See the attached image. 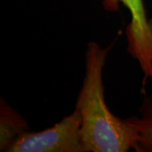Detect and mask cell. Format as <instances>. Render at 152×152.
Segmentation results:
<instances>
[{
    "label": "cell",
    "instance_id": "obj_1",
    "mask_svg": "<svg viewBox=\"0 0 152 152\" xmlns=\"http://www.w3.org/2000/svg\"><path fill=\"white\" fill-rule=\"evenodd\" d=\"M110 48L96 42L87 44L85 76L75 109L81 117L80 139L85 152H126L135 150V128L116 117L105 100L102 74Z\"/></svg>",
    "mask_w": 152,
    "mask_h": 152
},
{
    "label": "cell",
    "instance_id": "obj_3",
    "mask_svg": "<svg viewBox=\"0 0 152 152\" xmlns=\"http://www.w3.org/2000/svg\"><path fill=\"white\" fill-rule=\"evenodd\" d=\"M120 4L130 13L131 20L126 29L128 51L138 62L144 74L143 86L152 78V33L143 0H103L105 10L117 12Z\"/></svg>",
    "mask_w": 152,
    "mask_h": 152
},
{
    "label": "cell",
    "instance_id": "obj_2",
    "mask_svg": "<svg viewBox=\"0 0 152 152\" xmlns=\"http://www.w3.org/2000/svg\"><path fill=\"white\" fill-rule=\"evenodd\" d=\"M81 117L75 109L52 128L20 137L8 152H85L80 139Z\"/></svg>",
    "mask_w": 152,
    "mask_h": 152
},
{
    "label": "cell",
    "instance_id": "obj_6",
    "mask_svg": "<svg viewBox=\"0 0 152 152\" xmlns=\"http://www.w3.org/2000/svg\"><path fill=\"white\" fill-rule=\"evenodd\" d=\"M149 26H150V29H151V31L152 33V18L149 20Z\"/></svg>",
    "mask_w": 152,
    "mask_h": 152
},
{
    "label": "cell",
    "instance_id": "obj_4",
    "mask_svg": "<svg viewBox=\"0 0 152 152\" xmlns=\"http://www.w3.org/2000/svg\"><path fill=\"white\" fill-rule=\"evenodd\" d=\"M29 131L26 120L1 98L0 102V151H9L10 146Z\"/></svg>",
    "mask_w": 152,
    "mask_h": 152
},
{
    "label": "cell",
    "instance_id": "obj_5",
    "mask_svg": "<svg viewBox=\"0 0 152 152\" xmlns=\"http://www.w3.org/2000/svg\"><path fill=\"white\" fill-rule=\"evenodd\" d=\"M139 113L140 117L126 119L138 132L139 141L135 151L152 152V91L145 96Z\"/></svg>",
    "mask_w": 152,
    "mask_h": 152
}]
</instances>
